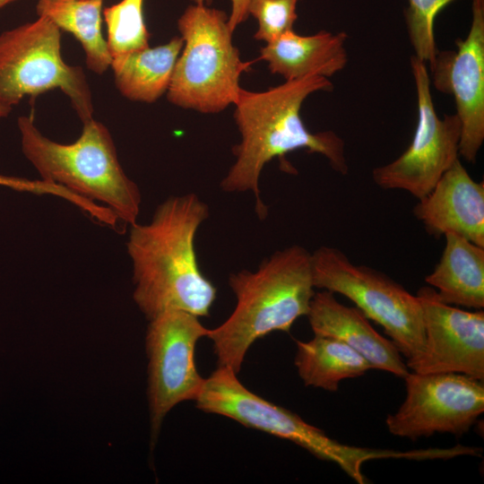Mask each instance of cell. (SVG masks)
I'll return each mask as SVG.
<instances>
[{
    "instance_id": "1",
    "label": "cell",
    "mask_w": 484,
    "mask_h": 484,
    "mask_svg": "<svg viewBox=\"0 0 484 484\" xmlns=\"http://www.w3.org/2000/svg\"><path fill=\"white\" fill-rule=\"evenodd\" d=\"M209 208L195 194L170 196L147 224L131 226L126 243L134 300L148 320L169 310L207 316L216 288L201 272L196 232Z\"/></svg>"
},
{
    "instance_id": "2",
    "label": "cell",
    "mask_w": 484,
    "mask_h": 484,
    "mask_svg": "<svg viewBox=\"0 0 484 484\" xmlns=\"http://www.w3.org/2000/svg\"><path fill=\"white\" fill-rule=\"evenodd\" d=\"M328 78L307 76L264 91L241 89L234 103V120L240 142L233 147L235 162L220 182L226 193L253 192L257 216L263 220L267 207L260 197L259 178L266 163L287 153L306 150L325 157L333 170L348 173L345 143L333 131L312 133L300 110L304 101L317 91H331Z\"/></svg>"
},
{
    "instance_id": "3",
    "label": "cell",
    "mask_w": 484,
    "mask_h": 484,
    "mask_svg": "<svg viewBox=\"0 0 484 484\" xmlns=\"http://www.w3.org/2000/svg\"><path fill=\"white\" fill-rule=\"evenodd\" d=\"M229 284L237 298L234 311L207 337L218 366L238 374L254 341L274 331L289 332L307 315L315 294L311 254L298 245L276 251L255 272L230 274Z\"/></svg>"
},
{
    "instance_id": "4",
    "label": "cell",
    "mask_w": 484,
    "mask_h": 484,
    "mask_svg": "<svg viewBox=\"0 0 484 484\" xmlns=\"http://www.w3.org/2000/svg\"><path fill=\"white\" fill-rule=\"evenodd\" d=\"M68 144L45 136L29 116L18 118L22 151L41 179L59 185L110 210L120 222H137L138 186L124 171L108 129L91 118Z\"/></svg>"
},
{
    "instance_id": "5",
    "label": "cell",
    "mask_w": 484,
    "mask_h": 484,
    "mask_svg": "<svg viewBox=\"0 0 484 484\" xmlns=\"http://www.w3.org/2000/svg\"><path fill=\"white\" fill-rule=\"evenodd\" d=\"M228 18L222 10L196 4L178 18L183 47L167 91L173 105L213 114L236 102L240 77L253 62L241 59Z\"/></svg>"
},
{
    "instance_id": "6",
    "label": "cell",
    "mask_w": 484,
    "mask_h": 484,
    "mask_svg": "<svg viewBox=\"0 0 484 484\" xmlns=\"http://www.w3.org/2000/svg\"><path fill=\"white\" fill-rule=\"evenodd\" d=\"M60 89L82 122L93 118L92 95L82 69L66 64L60 29L44 16L0 33V105Z\"/></svg>"
},
{
    "instance_id": "7",
    "label": "cell",
    "mask_w": 484,
    "mask_h": 484,
    "mask_svg": "<svg viewBox=\"0 0 484 484\" xmlns=\"http://www.w3.org/2000/svg\"><path fill=\"white\" fill-rule=\"evenodd\" d=\"M312 256L314 287L341 294L380 324L407 360L425 341L422 309L416 295L385 273L357 265L340 249L320 246Z\"/></svg>"
},
{
    "instance_id": "8",
    "label": "cell",
    "mask_w": 484,
    "mask_h": 484,
    "mask_svg": "<svg viewBox=\"0 0 484 484\" xmlns=\"http://www.w3.org/2000/svg\"><path fill=\"white\" fill-rule=\"evenodd\" d=\"M237 375L228 367L218 366L204 380L196 407L293 442L316 458L336 463L353 480L362 477V465L373 456L370 448L342 444L328 436L296 413L252 393Z\"/></svg>"
},
{
    "instance_id": "9",
    "label": "cell",
    "mask_w": 484,
    "mask_h": 484,
    "mask_svg": "<svg viewBox=\"0 0 484 484\" xmlns=\"http://www.w3.org/2000/svg\"><path fill=\"white\" fill-rule=\"evenodd\" d=\"M410 63L418 106L414 135L397 159L372 170V178L383 189L404 190L419 200L459 159L461 123L456 114L437 116L427 64L415 56Z\"/></svg>"
},
{
    "instance_id": "10",
    "label": "cell",
    "mask_w": 484,
    "mask_h": 484,
    "mask_svg": "<svg viewBox=\"0 0 484 484\" xmlns=\"http://www.w3.org/2000/svg\"><path fill=\"white\" fill-rule=\"evenodd\" d=\"M148 402L152 444L164 418L177 404L198 398L203 384L194 361L197 341L210 329L199 316L182 310H169L149 320Z\"/></svg>"
},
{
    "instance_id": "11",
    "label": "cell",
    "mask_w": 484,
    "mask_h": 484,
    "mask_svg": "<svg viewBox=\"0 0 484 484\" xmlns=\"http://www.w3.org/2000/svg\"><path fill=\"white\" fill-rule=\"evenodd\" d=\"M403 379L404 402L385 419L395 436L416 441L436 433L462 436L484 411L483 381L458 373L413 371Z\"/></svg>"
},
{
    "instance_id": "12",
    "label": "cell",
    "mask_w": 484,
    "mask_h": 484,
    "mask_svg": "<svg viewBox=\"0 0 484 484\" xmlns=\"http://www.w3.org/2000/svg\"><path fill=\"white\" fill-rule=\"evenodd\" d=\"M425 333L419 356L406 362L420 374L458 373L484 381V312L443 302L430 286L416 294Z\"/></svg>"
},
{
    "instance_id": "13",
    "label": "cell",
    "mask_w": 484,
    "mask_h": 484,
    "mask_svg": "<svg viewBox=\"0 0 484 484\" xmlns=\"http://www.w3.org/2000/svg\"><path fill=\"white\" fill-rule=\"evenodd\" d=\"M471 23L456 50L437 52L430 65L436 90L454 98L461 123L459 154L475 163L484 142V0H472Z\"/></svg>"
},
{
    "instance_id": "14",
    "label": "cell",
    "mask_w": 484,
    "mask_h": 484,
    "mask_svg": "<svg viewBox=\"0 0 484 484\" xmlns=\"http://www.w3.org/2000/svg\"><path fill=\"white\" fill-rule=\"evenodd\" d=\"M413 214L435 238L454 234L484 247V183L473 180L459 159L419 200Z\"/></svg>"
},
{
    "instance_id": "15",
    "label": "cell",
    "mask_w": 484,
    "mask_h": 484,
    "mask_svg": "<svg viewBox=\"0 0 484 484\" xmlns=\"http://www.w3.org/2000/svg\"><path fill=\"white\" fill-rule=\"evenodd\" d=\"M315 335L335 338L362 355L372 368L404 378L409 373L393 342L377 333L356 307L340 303L334 293L314 294L307 315Z\"/></svg>"
},
{
    "instance_id": "16",
    "label": "cell",
    "mask_w": 484,
    "mask_h": 484,
    "mask_svg": "<svg viewBox=\"0 0 484 484\" xmlns=\"http://www.w3.org/2000/svg\"><path fill=\"white\" fill-rule=\"evenodd\" d=\"M347 39L344 31L320 30L303 36L293 30L266 43L260 50L259 59L267 63L272 73L285 81L314 75L329 79L348 63Z\"/></svg>"
},
{
    "instance_id": "17",
    "label": "cell",
    "mask_w": 484,
    "mask_h": 484,
    "mask_svg": "<svg viewBox=\"0 0 484 484\" xmlns=\"http://www.w3.org/2000/svg\"><path fill=\"white\" fill-rule=\"evenodd\" d=\"M425 281L445 303L480 310L484 307V247L454 234Z\"/></svg>"
},
{
    "instance_id": "18",
    "label": "cell",
    "mask_w": 484,
    "mask_h": 484,
    "mask_svg": "<svg viewBox=\"0 0 484 484\" xmlns=\"http://www.w3.org/2000/svg\"><path fill=\"white\" fill-rule=\"evenodd\" d=\"M182 47L181 37H174L155 48L113 56L110 67L120 93L130 100L155 102L169 87Z\"/></svg>"
},
{
    "instance_id": "19",
    "label": "cell",
    "mask_w": 484,
    "mask_h": 484,
    "mask_svg": "<svg viewBox=\"0 0 484 484\" xmlns=\"http://www.w3.org/2000/svg\"><path fill=\"white\" fill-rule=\"evenodd\" d=\"M295 366L306 386L335 392L340 383L372 369L369 362L344 342L329 336L315 335L297 341Z\"/></svg>"
},
{
    "instance_id": "20",
    "label": "cell",
    "mask_w": 484,
    "mask_h": 484,
    "mask_svg": "<svg viewBox=\"0 0 484 484\" xmlns=\"http://www.w3.org/2000/svg\"><path fill=\"white\" fill-rule=\"evenodd\" d=\"M103 0H39L36 10L81 43L89 69L102 74L112 57L101 31Z\"/></svg>"
},
{
    "instance_id": "21",
    "label": "cell",
    "mask_w": 484,
    "mask_h": 484,
    "mask_svg": "<svg viewBox=\"0 0 484 484\" xmlns=\"http://www.w3.org/2000/svg\"><path fill=\"white\" fill-rule=\"evenodd\" d=\"M144 0H121L102 11L111 57L144 49L150 35L143 16Z\"/></svg>"
},
{
    "instance_id": "22",
    "label": "cell",
    "mask_w": 484,
    "mask_h": 484,
    "mask_svg": "<svg viewBox=\"0 0 484 484\" xmlns=\"http://www.w3.org/2000/svg\"><path fill=\"white\" fill-rule=\"evenodd\" d=\"M454 0H408L404 11L406 27L414 55L419 60L434 63L438 49L434 36V21L438 13Z\"/></svg>"
},
{
    "instance_id": "23",
    "label": "cell",
    "mask_w": 484,
    "mask_h": 484,
    "mask_svg": "<svg viewBox=\"0 0 484 484\" xmlns=\"http://www.w3.org/2000/svg\"><path fill=\"white\" fill-rule=\"evenodd\" d=\"M298 2L299 0H251L248 16L254 17L258 25L254 38L266 44L293 30L298 18L296 9Z\"/></svg>"
},
{
    "instance_id": "24",
    "label": "cell",
    "mask_w": 484,
    "mask_h": 484,
    "mask_svg": "<svg viewBox=\"0 0 484 484\" xmlns=\"http://www.w3.org/2000/svg\"><path fill=\"white\" fill-rule=\"evenodd\" d=\"M0 186L21 192L36 194H51L66 200L72 204L79 202V196L62 186L43 180H30L22 177L0 175Z\"/></svg>"
},
{
    "instance_id": "25",
    "label": "cell",
    "mask_w": 484,
    "mask_h": 484,
    "mask_svg": "<svg viewBox=\"0 0 484 484\" xmlns=\"http://www.w3.org/2000/svg\"><path fill=\"white\" fill-rule=\"evenodd\" d=\"M231 11L228 18L230 30L234 32L237 27L248 18V6L251 0H230Z\"/></svg>"
},
{
    "instance_id": "26",
    "label": "cell",
    "mask_w": 484,
    "mask_h": 484,
    "mask_svg": "<svg viewBox=\"0 0 484 484\" xmlns=\"http://www.w3.org/2000/svg\"><path fill=\"white\" fill-rule=\"evenodd\" d=\"M12 111V108L0 105V118L5 117Z\"/></svg>"
},
{
    "instance_id": "27",
    "label": "cell",
    "mask_w": 484,
    "mask_h": 484,
    "mask_svg": "<svg viewBox=\"0 0 484 484\" xmlns=\"http://www.w3.org/2000/svg\"><path fill=\"white\" fill-rule=\"evenodd\" d=\"M194 4L209 5L212 0H192Z\"/></svg>"
},
{
    "instance_id": "28",
    "label": "cell",
    "mask_w": 484,
    "mask_h": 484,
    "mask_svg": "<svg viewBox=\"0 0 484 484\" xmlns=\"http://www.w3.org/2000/svg\"><path fill=\"white\" fill-rule=\"evenodd\" d=\"M14 1H17V0H0V8L14 2Z\"/></svg>"
}]
</instances>
